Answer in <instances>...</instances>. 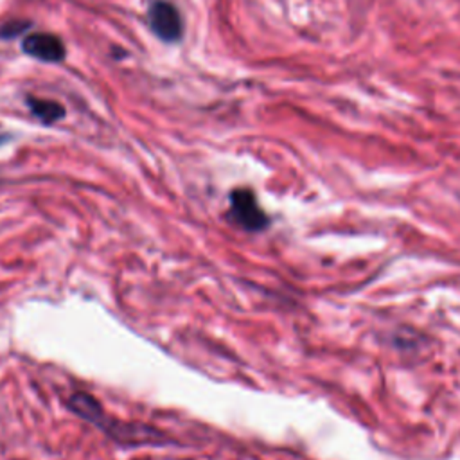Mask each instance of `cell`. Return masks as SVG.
<instances>
[{
    "label": "cell",
    "mask_w": 460,
    "mask_h": 460,
    "mask_svg": "<svg viewBox=\"0 0 460 460\" xmlns=\"http://www.w3.org/2000/svg\"><path fill=\"white\" fill-rule=\"evenodd\" d=\"M228 219H232V223L246 232H261L270 225V217L261 208L253 190L244 187L234 189L230 192Z\"/></svg>",
    "instance_id": "6da1fadb"
},
{
    "label": "cell",
    "mask_w": 460,
    "mask_h": 460,
    "mask_svg": "<svg viewBox=\"0 0 460 460\" xmlns=\"http://www.w3.org/2000/svg\"><path fill=\"white\" fill-rule=\"evenodd\" d=\"M147 22L153 34L165 43H176L183 36L181 14L167 0H153L149 4Z\"/></svg>",
    "instance_id": "7a4b0ae2"
},
{
    "label": "cell",
    "mask_w": 460,
    "mask_h": 460,
    "mask_svg": "<svg viewBox=\"0 0 460 460\" xmlns=\"http://www.w3.org/2000/svg\"><path fill=\"white\" fill-rule=\"evenodd\" d=\"M22 50L40 61L45 63H59L65 59V45L56 34L49 32H32L23 38Z\"/></svg>",
    "instance_id": "3957f363"
},
{
    "label": "cell",
    "mask_w": 460,
    "mask_h": 460,
    "mask_svg": "<svg viewBox=\"0 0 460 460\" xmlns=\"http://www.w3.org/2000/svg\"><path fill=\"white\" fill-rule=\"evenodd\" d=\"M27 104L31 108V113L43 124H54L65 117V108L58 101L27 97Z\"/></svg>",
    "instance_id": "277c9868"
},
{
    "label": "cell",
    "mask_w": 460,
    "mask_h": 460,
    "mask_svg": "<svg viewBox=\"0 0 460 460\" xmlns=\"http://www.w3.org/2000/svg\"><path fill=\"white\" fill-rule=\"evenodd\" d=\"M29 25H31V23H29L27 20H11V22H7V23H4V25L0 27V38H4V40L16 38V36H20L22 32H25Z\"/></svg>",
    "instance_id": "5b68a950"
},
{
    "label": "cell",
    "mask_w": 460,
    "mask_h": 460,
    "mask_svg": "<svg viewBox=\"0 0 460 460\" xmlns=\"http://www.w3.org/2000/svg\"><path fill=\"white\" fill-rule=\"evenodd\" d=\"M5 140H7V135L0 131V144H2V142H5Z\"/></svg>",
    "instance_id": "8992f818"
}]
</instances>
